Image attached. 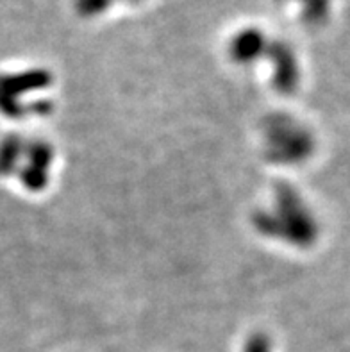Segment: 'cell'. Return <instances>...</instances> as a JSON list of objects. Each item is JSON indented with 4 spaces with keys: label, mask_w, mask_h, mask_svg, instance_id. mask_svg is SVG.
<instances>
[{
    "label": "cell",
    "mask_w": 350,
    "mask_h": 352,
    "mask_svg": "<svg viewBox=\"0 0 350 352\" xmlns=\"http://www.w3.org/2000/svg\"><path fill=\"white\" fill-rule=\"evenodd\" d=\"M263 151L265 157L274 165L293 166L307 160L313 151L309 131L284 113L270 115L263 122Z\"/></svg>",
    "instance_id": "7a4b0ae2"
},
{
    "label": "cell",
    "mask_w": 350,
    "mask_h": 352,
    "mask_svg": "<svg viewBox=\"0 0 350 352\" xmlns=\"http://www.w3.org/2000/svg\"><path fill=\"white\" fill-rule=\"evenodd\" d=\"M252 226L263 238L306 247L316 238V222L309 206L292 186H279L270 202L254 213Z\"/></svg>",
    "instance_id": "6da1fadb"
}]
</instances>
